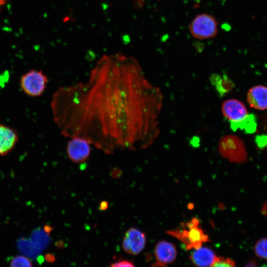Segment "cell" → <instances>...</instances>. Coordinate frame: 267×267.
Segmentation results:
<instances>
[{
  "label": "cell",
  "mask_w": 267,
  "mask_h": 267,
  "mask_svg": "<svg viewBox=\"0 0 267 267\" xmlns=\"http://www.w3.org/2000/svg\"><path fill=\"white\" fill-rule=\"evenodd\" d=\"M157 95L138 62L117 53L102 56L85 80L59 87L51 109L63 136L84 138L110 153L151 144Z\"/></svg>",
  "instance_id": "1"
},
{
  "label": "cell",
  "mask_w": 267,
  "mask_h": 267,
  "mask_svg": "<svg viewBox=\"0 0 267 267\" xmlns=\"http://www.w3.org/2000/svg\"><path fill=\"white\" fill-rule=\"evenodd\" d=\"M183 224V229L170 230L167 233L182 242L187 249L198 248L203 243L209 240L208 236L199 226L197 218H193Z\"/></svg>",
  "instance_id": "2"
},
{
  "label": "cell",
  "mask_w": 267,
  "mask_h": 267,
  "mask_svg": "<svg viewBox=\"0 0 267 267\" xmlns=\"http://www.w3.org/2000/svg\"><path fill=\"white\" fill-rule=\"evenodd\" d=\"M218 149L223 157L233 162H242L246 158L243 142L234 135H227L222 137L219 141Z\"/></svg>",
  "instance_id": "3"
},
{
  "label": "cell",
  "mask_w": 267,
  "mask_h": 267,
  "mask_svg": "<svg viewBox=\"0 0 267 267\" xmlns=\"http://www.w3.org/2000/svg\"><path fill=\"white\" fill-rule=\"evenodd\" d=\"M189 31L195 38L204 40L214 37L218 32V22L216 18L208 14L196 16L191 22Z\"/></svg>",
  "instance_id": "4"
},
{
  "label": "cell",
  "mask_w": 267,
  "mask_h": 267,
  "mask_svg": "<svg viewBox=\"0 0 267 267\" xmlns=\"http://www.w3.org/2000/svg\"><path fill=\"white\" fill-rule=\"evenodd\" d=\"M48 79L40 70H31L21 78L22 89L27 95L35 97L41 95L44 91Z\"/></svg>",
  "instance_id": "5"
},
{
  "label": "cell",
  "mask_w": 267,
  "mask_h": 267,
  "mask_svg": "<svg viewBox=\"0 0 267 267\" xmlns=\"http://www.w3.org/2000/svg\"><path fill=\"white\" fill-rule=\"evenodd\" d=\"M145 234L139 229L132 227L125 233L122 241L124 251L131 255H137L144 248Z\"/></svg>",
  "instance_id": "6"
},
{
  "label": "cell",
  "mask_w": 267,
  "mask_h": 267,
  "mask_svg": "<svg viewBox=\"0 0 267 267\" xmlns=\"http://www.w3.org/2000/svg\"><path fill=\"white\" fill-rule=\"evenodd\" d=\"M91 144L86 139L74 137L71 138L67 146L68 157L75 163L86 161L91 152Z\"/></svg>",
  "instance_id": "7"
},
{
  "label": "cell",
  "mask_w": 267,
  "mask_h": 267,
  "mask_svg": "<svg viewBox=\"0 0 267 267\" xmlns=\"http://www.w3.org/2000/svg\"><path fill=\"white\" fill-rule=\"evenodd\" d=\"M222 112L230 123L240 121L248 114L244 104L234 99L224 101L222 105Z\"/></svg>",
  "instance_id": "8"
},
{
  "label": "cell",
  "mask_w": 267,
  "mask_h": 267,
  "mask_svg": "<svg viewBox=\"0 0 267 267\" xmlns=\"http://www.w3.org/2000/svg\"><path fill=\"white\" fill-rule=\"evenodd\" d=\"M247 99L250 106L259 110L267 109V87L258 85L251 88Z\"/></svg>",
  "instance_id": "9"
},
{
  "label": "cell",
  "mask_w": 267,
  "mask_h": 267,
  "mask_svg": "<svg viewBox=\"0 0 267 267\" xmlns=\"http://www.w3.org/2000/svg\"><path fill=\"white\" fill-rule=\"evenodd\" d=\"M156 260L160 264H168L173 262L177 256V250L171 243L166 241L159 242L154 251Z\"/></svg>",
  "instance_id": "10"
},
{
  "label": "cell",
  "mask_w": 267,
  "mask_h": 267,
  "mask_svg": "<svg viewBox=\"0 0 267 267\" xmlns=\"http://www.w3.org/2000/svg\"><path fill=\"white\" fill-rule=\"evenodd\" d=\"M18 140L15 131L11 128L0 125V155H4L10 151Z\"/></svg>",
  "instance_id": "11"
},
{
  "label": "cell",
  "mask_w": 267,
  "mask_h": 267,
  "mask_svg": "<svg viewBox=\"0 0 267 267\" xmlns=\"http://www.w3.org/2000/svg\"><path fill=\"white\" fill-rule=\"evenodd\" d=\"M216 257L211 249L207 247H201L195 249L191 255L192 261L198 267L210 266Z\"/></svg>",
  "instance_id": "12"
},
{
  "label": "cell",
  "mask_w": 267,
  "mask_h": 267,
  "mask_svg": "<svg viewBox=\"0 0 267 267\" xmlns=\"http://www.w3.org/2000/svg\"><path fill=\"white\" fill-rule=\"evenodd\" d=\"M210 80L221 97L229 93L234 87L233 81L226 74H214L210 76Z\"/></svg>",
  "instance_id": "13"
},
{
  "label": "cell",
  "mask_w": 267,
  "mask_h": 267,
  "mask_svg": "<svg viewBox=\"0 0 267 267\" xmlns=\"http://www.w3.org/2000/svg\"><path fill=\"white\" fill-rule=\"evenodd\" d=\"M230 128L234 131L240 129L246 133L252 134L257 129V119L253 114H248L243 119L236 123H230Z\"/></svg>",
  "instance_id": "14"
},
{
  "label": "cell",
  "mask_w": 267,
  "mask_h": 267,
  "mask_svg": "<svg viewBox=\"0 0 267 267\" xmlns=\"http://www.w3.org/2000/svg\"><path fill=\"white\" fill-rule=\"evenodd\" d=\"M254 250L259 257L267 259V238L259 240L255 245Z\"/></svg>",
  "instance_id": "15"
},
{
  "label": "cell",
  "mask_w": 267,
  "mask_h": 267,
  "mask_svg": "<svg viewBox=\"0 0 267 267\" xmlns=\"http://www.w3.org/2000/svg\"><path fill=\"white\" fill-rule=\"evenodd\" d=\"M10 267H32V265L27 257L23 255H18L12 259Z\"/></svg>",
  "instance_id": "16"
},
{
  "label": "cell",
  "mask_w": 267,
  "mask_h": 267,
  "mask_svg": "<svg viewBox=\"0 0 267 267\" xmlns=\"http://www.w3.org/2000/svg\"><path fill=\"white\" fill-rule=\"evenodd\" d=\"M210 267H236L234 261L228 258L216 257Z\"/></svg>",
  "instance_id": "17"
},
{
  "label": "cell",
  "mask_w": 267,
  "mask_h": 267,
  "mask_svg": "<svg viewBox=\"0 0 267 267\" xmlns=\"http://www.w3.org/2000/svg\"><path fill=\"white\" fill-rule=\"evenodd\" d=\"M108 267H135V266L129 261L121 260L112 263Z\"/></svg>",
  "instance_id": "18"
},
{
  "label": "cell",
  "mask_w": 267,
  "mask_h": 267,
  "mask_svg": "<svg viewBox=\"0 0 267 267\" xmlns=\"http://www.w3.org/2000/svg\"><path fill=\"white\" fill-rule=\"evenodd\" d=\"M256 140L259 147L264 146L267 143V136L265 135L257 136Z\"/></svg>",
  "instance_id": "19"
},
{
  "label": "cell",
  "mask_w": 267,
  "mask_h": 267,
  "mask_svg": "<svg viewBox=\"0 0 267 267\" xmlns=\"http://www.w3.org/2000/svg\"><path fill=\"white\" fill-rule=\"evenodd\" d=\"M264 128L267 134V115H266L263 120Z\"/></svg>",
  "instance_id": "20"
},
{
  "label": "cell",
  "mask_w": 267,
  "mask_h": 267,
  "mask_svg": "<svg viewBox=\"0 0 267 267\" xmlns=\"http://www.w3.org/2000/svg\"><path fill=\"white\" fill-rule=\"evenodd\" d=\"M8 0H0V7L4 5Z\"/></svg>",
  "instance_id": "21"
},
{
  "label": "cell",
  "mask_w": 267,
  "mask_h": 267,
  "mask_svg": "<svg viewBox=\"0 0 267 267\" xmlns=\"http://www.w3.org/2000/svg\"><path fill=\"white\" fill-rule=\"evenodd\" d=\"M246 267H256V264L253 263H250L246 266Z\"/></svg>",
  "instance_id": "22"
},
{
  "label": "cell",
  "mask_w": 267,
  "mask_h": 267,
  "mask_svg": "<svg viewBox=\"0 0 267 267\" xmlns=\"http://www.w3.org/2000/svg\"><path fill=\"white\" fill-rule=\"evenodd\" d=\"M262 267H267V266H266V265H264V266H263Z\"/></svg>",
  "instance_id": "23"
}]
</instances>
